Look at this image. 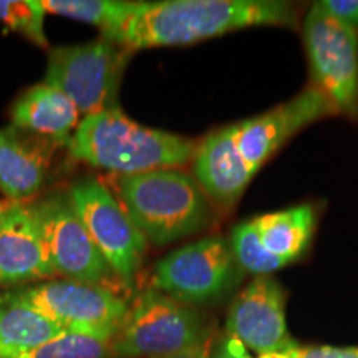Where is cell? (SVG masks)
<instances>
[{
  "label": "cell",
  "mask_w": 358,
  "mask_h": 358,
  "mask_svg": "<svg viewBox=\"0 0 358 358\" xmlns=\"http://www.w3.org/2000/svg\"><path fill=\"white\" fill-rule=\"evenodd\" d=\"M30 307L69 334L111 340L128 315V303L113 290L78 280H48L34 287L12 290Z\"/></svg>",
  "instance_id": "10"
},
{
  "label": "cell",
  "mask_w": 358,
  "mask_h": 358,
  "mask_svg": "<svg viewBox=\"0 0 358 358\" xmlns=\"http://www.w3.org/2000/svg\"><path fill=\"white\" fill-rule=\"evenodd\" d=\"M55 275L34 204L8 201L0 213V285Z\"/></svg>",
  "instance_id": "14"
},
{
  "label": "cell",
  "mask_w": 358,
  "mask_h": 358,
  "mask_svg": "<svg viewBox=\"0 0 358 358\" xmlns=\"http://www.w3.org/2000/svg\"><path fill=\"white\" fill-rule=\"evenodd\" d=\"M113 186L124 211L148 243L158 248L206 229L213 206L199 182L178 168L116 176Z\"/></svg>",
  "instance_id": "4"
},
{
  "label": "cell",
  "mask_w": 358,
  "mask_h": 358,
  "mask_svg": "<svg viewBox=\"0 0 358 358\" xmlns=\"http://www.w3.org/2000/svg\"><path fill=\"white\" fill-rule=\"evenodd\" d=\"M211 358H250L249 350L239 340L224 332L213 345Z\"/></svg>",
  "instance_id": "23"
},
{
  "label": "cell",
  "mask_w": 358,
  "mask_h": 358,
  "mask_svg": "<svg viewBox=\"0 0 358 358\" xmlns=\"http://www.w3.org/2000/svg\"><path fill=\"white\" fill-rule=\"evenodd\" d=\"M319 6L358 35V0H320Z\"/></svg>",
  "instance_id": "22"
},
{
  "label": "cell",
  "mask_w": 358,
  "mask_h": 358,
  "mask_svg": "<svg viewBox=\"0 0 358 358\" xmlns=\"http://www.w3.org/2000/svg\"><path fill=\"white\" fill-rule=\"evenodd\" d=\"M337 113L312 85L266 113L209 133L198 145L192 171L209 201L232 209L264 164L290 138Z\"/></svg>",
  "instance_id": "1"
},
{
  "label": "cell",
  "mask_w": 358,
  "mask_h": 358,
  "mask_svg": "<svg viewBox=\"0 0 358 358\" xmlns=\"http://www.w3.org/2000/svg\"><path fill=\"white\" fill-rule=\"evenodd\" d=\"M66 196L113 274L129 284L140 271L148 245L136 224L96 179L75 182Z\"/></svg>",
  "instance_id": "11"
},
{
  "label": "cell",
  "mask_w": 358,
  "mask_h": 358,
  "mask_svg": "<svg viewBox=\"0 0 358 358\" xmlns=\"http://www.w3.org/2000/svg\"><path fill=\"white\" fill-rule=\"evenodd\" d=\"M45 10L96 25L103 34L123 19L129 2L122 0H47Z\"/></svg>",
  "instance_id": "18"
},
{
  "label": "cell",
  "mask_w": 358,
  "mask_h": 358,
  "mask_svg": "<svg viewBox=\"0 0 358 358\" xmlns=\"http://www.w3.org/2000/svg\"><path fill=\"white\" fill-rule=\"evenodd\" d=\"M62 334L60 325L12 292L0 295V358H30Z\"/></svg>",
  "instance_id": "17"
},
{
  "label": "cell",
  "mask_w": 358,
  "mask_h": 358,
  "mask_svg": "<svg viewBox=\"0 0 358 358\" xmlns=\"http://www.w3.org/2000/svg\"><path fill=\"white\" fill-rule=\"evenodd\" d=\"M111 340L82 334H62L35 350L30 358H110Z\"/></svg>",
  "instance_id": "19"
},
{
  "label": "cell",
  "mask_w": 358,
  "mask_h": 358,
  "mask_svg": "<svg viewBox=\"0 0 358 358\" xmlns=\"http://www.w3.org/2000/svg\"><path fill=\"white\" fill-rule=\"evenodd\" d=\"M45 12L43 3L37 0H0V22L42 47L47 45L43 34Z\"/></svg>",
  "instance_id": "20"
},
{
  "label": "cell",
  "mask_w": 358,
  "mask_h": 358,
  "mask_svg": "<svg viewBox=\"0 0 358 358\" xmlns=\"http://www.w3.org/2000/svg\"><path fill=\"white\" fill-rule=\"evenodd\" d=\"M12 122L24 131L65 143L80 124V111L65 93L43 82L27 90L15 101Z\"/></svg>",
  "instance_id": "16"
},
{
  "label": "cell",
  "mask_w": 358,
  "mask_h": 358,
  "mask_svg": "<svg viewBox=\"0 0 358 358\" xmlns=\"http://www.w3.org/2000/svg\"><path fill=\"white\" fill-rule=\"evenodd\" d=\"M317 222L319 214L315 206H292L236 224L229 244L245 274L272 275L306 256Z\"/></svg>",
  "instance_id": "8"
},
{
  "label": "cell",
  "mask_w": 358,
  "mask_h": 358,
  "mask_svg": "<svg viewBox=\"0 0 358 358\" xmlns=\"http://www.w3.org/2000/svg\"><path fill=\"white\" fill-rule=\"evenodd\" d=\"M299 10L279 0H156L129 2L103 38L128 48L182 47L250 27L297 29Z\"/></svg>",
  "instance_id": "2"
},
{
  "label": "cell",
  "mask_w": 358,
  "mask_h": 358,
  "mask_svg": "<svg viewBox=\"0 0 358 358\" xmlns=\"http://www.w3.org/2000/svg\"><path fill=\"white\" fill-rule=\"evenodd\" d=\"M34 209L55 274L98 285L115 275L70 204L69 196H52L34 204Z\"/></svg>",
  "instance_id": "12"
},
{
  "label": "cell",
  "mask_w": 358,
  "mask_h": 358,
  "mask_svg": "<svg viewBox=\"0 0 358 358\" xmlns=\"http://www.w3.org/2000/svg\"><path fill=\"white\" fill-rule=\"evenodd\" d=\"M128 57V48L106 38L57 47L48 55L45 83L65 93L80 115L118 108L116 96Z\"/></svg>",
  "instance_id": "7"
},
{
  "label": "cell",
  "mask_w": 358,
  "mask_h": 358,
  "mask_svg": "<svg viewBox=\"0 0 358 358\" xmlns=\"http://www.w3.org/2000/svg\"><path fill=\"white\" fill-rule=\"evenodd\" d=\"M292 358H358V347H330V345H299L289 348Z\"/></svg>",
  "instance_id": "21"
},
{
  "label": "cell",
  "mask_w": 358,
  "mask_h": 358,
  "mask_svg": "<svg viewBox=\"0 0 358 358\" xmlns=\"http://www.w3.org/2000/svg\"><path fill=\"white\" fill-rule=\"evenodd\" d=\"M312 87L335 111L358 120V35L312 3L302 22Z\"/></svg>",
  "instance_id": "9"
},
{
  "label": "cell",
  "mask_w": 358,
  "mask_h": 358,
  "mask_svg": "<svg viewBox=\"0 0 358 358\" xmlns=\"http://www.w3.org/2000/svg\"><path fill=\"white\" fill-rule=\"evenodd\" d=\"M226 334L257 355L285 352L295 343L285 322V292L272 275L254 277L227 313Z\"/></svg>",
  "instance_id": "13"
},
{
  "label": "cell",
  "mask_w": 358,
  "mask_h": 358,
  "mask_svg": "<svg viewBox=\"0 0 358 358\" xmlns=\"http://www.w3.org/2000/svg\"><path fill=\"white\" fill-rule=\"evenodd\" d=\"M213 337L211 327L194 308L156 289L140 294L111 342L120 358H159Z\"/></svg>",
  "instance_id": "5"
},
{
  "label": "cell",
  "mask_w": 358,
  "mask_h": 358,
  "mask_svg": "<svg viewBox=\"0 0 358 358\" xmlns=\"http://www.w3.org/2000/svg\"><path fill=\"white\" fill-rule=\"evenodd\" d=\"M250 358H292V357H290L289 350H285V352H268V353H262V355L250 357Z\"/></svg>",
  "instance_id": "25"
},
{
  "label": "cell",
  "mask_w": 358,
  "mask_h": 358,
  "mask_svg": "<svg viewBox=\"0 0 358 358\" xmlns=\"http://www.w3.org/2000/svg\"><path fill=\"white\" fill-rule=\"evenodd\" d=\"M196 150L194 141L143 127L120 108L85 116L70 140L73 158L118 176L182 166L192 161Z\"/></svg>",
  "instance_id": "3"
},
{
  "label": "cell",
  "mask_w": 358,
  "mask_h": 358,
  "mask_svg": "<svg viewBox=\"0 0 358 358\" xmlns=\"http://www.w3.org/2000/svg\"><path fill=\"white\" fill-rule=\"evenodd\" d=\"M10 127L0 129V191L12 203H24L42 189L50 163V146Z\"/></svg>",
  "instance_id": "15"
},
{
  "label": "cell",
  "mask_w": 358,
  "mask_h": 358,
  "mask_svg": "<svg viewBox=\"0 0 358 358\" xmlns=\"http://www.w3.org/2000/svg\"><path fill=\"white\" fill-rule=\"evenodd\" d=\"M3 206H6V203H3V201H0V213H2V209H3Z\"/></svg>",
  "instance_id": "26"
},
{
  "label": "cell",
  "mask_w": 358,
  "mask_h": 358,
  "mask_svg": "<svg viewBox=\"0 0 358 358\" xmlns=\"http://www.w3.org/2000/svg\"><path fill=\"white\" fill-rule=\"evenodd\" d=\"M213 345H214V338L209 337L208 340H204V342L198 343V345H192L178 353H173V355L159 357V358H211Z\"/></svg>",
  "instance_id": "24"
},
{
  "label": "cell",
  "mask_w": 358,
  "mask_h": 358,
  "mask_svg": "<svg viewBox=\"0 0 358 358\" xmlns=\"http://www.w3.org/2000/svg\"><path fill=\"white\" fill-rule=\"evenodd\" d=\"M229 239L208 236L186 244L155 266L153 289L186 306H208L231 295L244 279Z\"/></svg>",
  "instance_id": "6"
}]
</instances>
